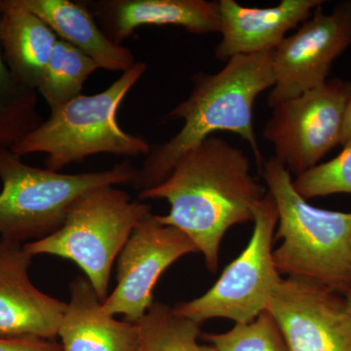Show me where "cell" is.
Listing matches in <instances>:
<instances>
[{
	"label": "cell",
	"mask_w": 351,
	"mask_h": 351,
	"mask_svg": "<svg viewBox=\"0 0 351 351\" xmlns=\"http://www.w3.org/2000/svg\"><path fill=\"white\" fill-rule=\"evenodd\" d=\"M267 193L251 174L243 149L217 136H210L186 152L170 175L138 199H164L166 215H156L163 226L184 232L216 272L219 249L232 226L254 221V210Z\"/></svg>",
	"instance_id": "6da1fadb"
},
{
	"label": "cell",
	"mask_w": 351,
	"mask_h": 351,
	"mask_svg": "<svg viewBox=\"0 0 351 351\" xmlns=\"http://www.w3.org/2000/svg\"><path fill=\"white\" fill-rule=\"evenodd\" d=\"M271 57L272 53L235 56L218 73H195L189 98L167 114L184 120L181 130L167 142L152 147L131 184L141 191L154 188L170 175L186 152L221 131L246 141L262 171L265 160L254 130L253 110L258 97L276 83Z\"/></svg>",
	"instance_id": "7a4b0ae2"
},
{
	"label": "cell",
	"mask_w": 351,
	"mask_h": 351,
	"mask_svg": "<svg viewBox=\"0 0 351 351\" xmlns=\"http://www.w3.org/2000/svg\"><path fill=\"white\" fill-rule=\"evenodd\" d=\"M261 173L278 213L276 239L282 243L274 249V261L280 276L343 292L351 284V212L309 204L274 156L265 160Z\"/></svg>",
	"instance_id": "3957f363"
},
{
	"label": "cell",
	"mask_w": 351,
	"mask_h": 351,
	"mask_svg": "<svg viewBox=\"0 0 351 351\" xmlns=\"http://www.w3.org/2000/svg\"><path fill=\"white\" fill-rule=\"evenodd\" d=\"M147 69V64L137 62L103 92L80 95L51 112L49 119L11 151L20 157L46 154V168L57 172L95 154L147 156L152 149L149 141L127 133L117 120L122 101Z\"/></svg>",
	"instance_id": "277c9868"
},
{
	"label": "cell",
	"mask_w": 351,
	"mask_h": 351,
	"mask_svg": "<svg viewBox=\"0 0 351 351\" xmlns=\"http://www.w3.org/2000/svg\"><path fill=\"white\" fill-rule=\"evenodd\" d=\"M11 149L0 151V237L25 244L45 239L63 226L69 209L94 189L133 182L130 161L108 170L64 174L34 167Z\"/></svg>",
	"instance_id": "5b68a950"
},
{
	"label": "cell",
	"mask_w": 351,
	"mask_h": 351,
	"mask_svg": "<svg viewBox=\"0 0 351 351\" xmlns=\"http://www.w3.org/2000/svg\"><path fill=\"white\" fill-rule=\"evenodd\" d=\"M151 206L114 186L94 189L69 209L56 232L24 244L32 257L56 256L77 265L101 302L108 295L112 265Z\"/></svg>",
	"instance_id": "8992f818"
},
{
	"label": "cell",
	"mask_w": 351,
	"mask_h": 351,
	"mask_svg": "<svg viewBox=\"0 0 351 351\" xmlns=\"http://www.w3.org/2000/svg\"><path fill=\"white\" fill-rule=\"evenodd\" d=\"M253 223V234L243 252L206 293L173 307L176 313L200 325L214 318L245 324L267 311L282 280L274 261L278 213L269 191L255 207Z\"/></svg>",
	"instance_id": "52a82bcc"
},
{
	"label": "cell",
	"mask_w": 351,
	"mask_h": 351,
	"mask_svg": "<svg viewBox=\"0 0 351 351\" xmlns=\"http://www.w3.org/2000/svg\"><path fill=\"white\" fill-rule=\"evenodd\" d=\"M350 97L351 82L332 78L272 108L263 137L289 172L302 175L341 145Z\"/></svg>",
	"instance_id": "ba28073f"
},
{
	"label": "cell",
	"mask_w": 351,
	"mask_h": 351,
	"mask_svg": "<svg viewBox=\"0 0 351 351\" xmlns=\"http://www.w3.org/2000/svg\"><path fill=\"white\" fill-rule=\"evenodd\" d=\"M351 46V0L314 10L295 34L286 36L272 52L276 83L267 96L272 108L328 82L332 64Z\"/></svg>",
	"instance_id": "9c48e42d"
},
{
	"label": "cell",
	"mask_w": 351,
	"mask_h": 351,
	"mask_svg": "<svg viewBox=\"0 0 351 351\" xmlns=\"http://www.w3.org/2000/svg\"><path fill=\"white\" fill-rule=\"evenodd\" d=\"M193 253H198L197 248L184 232L161 225L156 215H147L117 258V284L103 302L106 313L137 322L154 304V289L165 270Z\"/></svg>",
	"instance_id": "30bf717a"
},
{
	"label": "cell",
	"mask_w": 351,
	"mask_h": 351,
	"mask_svg": "<svg viewBox=\"0 0 351 351\" xmlns=\"http://www.w3.org/2000/svg\"><path fill=\"white\" fill-rule=\"evenodd\" d=\"M267 311L288 351H351V313L343 294L329 286L282 278Z\"/></svg>",
	"instance_id": "8fae6325"
},
{
	"label": "cell",
	"mask_w": 351,
	"mask_h": 351,
	"mask_svg": "<svg viewBox=\"0 0 351 351\" xmlns=\"http://www.w3.org/2000/svg\"><path fill=\"white\" fill-rule=\"evenodd\" d=\"M32 258L24 244L0 237V339L58 337L66 302L32 284Z\"/></svg>",
	"instance_id": "7c38bea8"
},
{
	"label": "cell",
	"mask_w": 351,
	"mask_h": 351,
	"mask_svg": "<svg viewBox=\"0 0 351 351\" xmlns=\"http://www.w3.org/2000/svg\"><path fill=\"white\" fill-rule=\"evenodd\" d=\"M324 0H282L276 6L245 7L235 0H219L221 39L215 48L218 61L235 56L272 53L287 36L311 18Z\"/></svg>",
	"instance_id": "4fadbf2b"
},
{
	"label": "cell",
	"mask_w": 351,
	"mask_h": 351,
	"mask_svg": "<svg viewBox=\"0 0 351 351\" xmlns=\"http://www.w3.org/2000/svg\"><path fill=\"white\" fill-rule=\"evenodd\" d=\"M92 13L113 43L122 44L138 27L177 25L195 34L219 32V1L208 0H101Z\"/></svg>",
	"instance_id": "5bb4252c"
},
{
	"label": "cell",
	"mask_w": 351,
	"mask_h": 351,
	"mask_svg": "<svg viewBox=\"0 0 351 351\" xmlns=\"http://www.w3.org/2000/svg\"><path fill=\"white\" fill-rule=\"evenodd\" d=\"M58 337L63 351H136L135 323L119 321L106 313L96 291L85 276L71 283Z\"/></svg>",
	"instance_id": "9a60e30c"
},
{
	"label": "cell",
	"mask_w": 351,
	"mask_h": 351,
	"mask_svg": "<svg viewBox=\"0 0 351 351\" xmlns=\"http://www.w3.org/2000/svg\"><path fill=\"white\" fill-rule=\"evenodd\" d=\"M19 1L49 25L58 38L75 46L101 69L125 73L137 63L129 48L108 38L88 4L71 0Z\"/></svg>",
	"instance_id": "2e32d148"
},
{
	"label": "cell",
	"mask_w": 351,
	"mask_h": 351,
	"mask_svg": "<svg viewBox=\"0 0 351 351\" xmlns=\"http://www.w3.org/2000/svg\"><path fill=\"white\" fill-rule=\"evenodd\" d=\"M57 40L49 25L19 0H0L2 55L12 75L25 86L38 90Z\"/></svg>",
	"instance_id": "e0dca14e"
},
{
	"label": "cell",
	"mask_w": 351,
	"mask_h": 351,
	"mask_svg": "<svg viewBox=\"0 0 351 351\" xmlns=\"http://www.w3.org/2000/svg\"><path fill=\"white\" fill-rule=\"evenodd\" d=\"M135 325L136 351H217L213 346L198 341L200 324L179 315L162 302H154Z\"/></svg>",
	"instance_id": "ac0fdd59"
},
{
	"label": "cell",
	"mask_w": 351,
	"mask_h": 351,
	"mask_svg": "<svg viewBox=\"0 0 351 351\" xmlns=\"http://www.w3.org/2000/svg\"><path fill=\"white\" fill-rule=\"evenodd\" d=\"M98 69L93 59L58 38L36 91L54 112L82 95L83 85Z\"/></svg>",
	"instance_id": "d6986e66"
},
{
	"label": "cell",
	"mask_w": 351,
	"mask_h": 351,
	"mask_svg": "<svg viewBox=\"0 0 351 351\" xmlns=\"http://www.w3.org/2000/svg\"><path fill=\"white\" fill-rule=\"evenodd\" d=\"M43 122L38 92L12 75L0 46V151L12 149Z\"/></svg>",
	"instance_id": "ffe728a7"
},
{
	"label": "cell",
	"mask_w": 351,
	"mask_h": 351,
	"mask_svg": "<svg viewBox=\"0 0 351 351\" xmlns=\"http://www.w3.org/2000/svg\"><path fill=\"white\" fill-rule=\"evenodd\" d=\"M217 351H288L276 321L265 311L252 322L235 324L228 331L207 334Z\"/></svg>",
	"instance_id": "44dd1931"
},
{
	"label": "cell",
	"mask_w": 351,
	"mask_h": 351,
	"mask_svg": "<svg viewBox=\"0 0 351 351\" xmlns=\"http://www.w3.org/2000/svg\"><path fill=\"white\" fill-rule=\"evenodd\" d=\"M293 184L307 201L339 193L351 195V141L339 156L298 176Z\"/></svg>",
	"instance_id": "7402d4cb"
},
{
	"label": "cell",
	"mask_w": 351,
	"mask_h": 351,
	"mask_svg": "<svg viewBox=\"0 0 351 351\" xmlns=\"http://www.w3.org/2000/svg\"><path fill=\"white\" fill-rule=\"evenodd\" d=\"M0 351H63L56 339H0Z\"/></svg>",
	"instance_id": "603a6c76"
},
{
	"label": "cell",
	"mask_w": 351,
	"mask_h": 351,
	"mask_svg": "<svg viewBox=\"0 0 351 351\" xmlns=\"http://www.w3.org/2000/svg\"><path fill=\"white\" fill-rule=\"evenodd\" d=\"M351 141V97L346 107L345 124H343V137L341 145H345Z\"/></svg>",
	"instance_id": "cb8c5ba5"
},
{
	"label": "cell",
	"mask_w": 351,
	"mask_h": 351,
	"mask_svg": "<svg viewBox=\"0 0 351 351\" xmlns=\"http://www.w3.org/2000/svg\"><path fill=\"white\" fill-rule=\"evenodd\" d=\"M341 293L343 294V298H345L346 306H348V311L351 313V284Z\"/></svg>",
	"instance_id": "d4e9b609"
}]
</instances>
